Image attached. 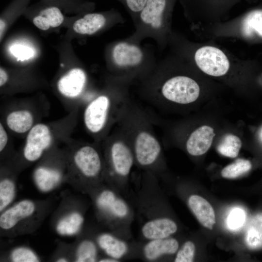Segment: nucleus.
<instances>
[{"label":"nucleus","mask_w":262,"mask_h":262,"mask_svg":"<svg viewBox=\"0 0 262 262\" xmlns=\"http://www.w3.org/2000/svg\"><path fill=\"white\" fill-rule=\"evenodd\" d=\"M23 16L43 32L62 27L67 28L73 17L66 16L58 7L41 0L30 5Z\"/></svg>","instance_id":"obj_1"},{"label":"nucleus","mask_w":262,"mask_h":262,"mask_svg":"<svg viewBox=\"0 0 262 262\" xmlns=\"http://www.w3.org/2000/svg\"><path fill=\"white\" fill-rule=\"evenodd\" d=\"M200 88L192 79L183 76H176L167 80L163 85L162 93L167 99L180 104H188L198 98Z\"/></svg>","instance_id":"obj_2"},{"label":"nucleus","mask_w":262,"mask_h":262,"mask_svg":"<svg viewBox=\"0 0 262 262\" xmlns=\"http://www.w3.org/2000/svg\"><path fill=\"white\" fill-rule=\"evenodd\" d=\"M195 60L197 66L204 73L218 77L225 75L229 67V60L219 49L204 46L196 51Z\"/></svg>","instance_id":"obj_3"},{"label":"nucleus","mask_w":262,"mask_h":262,"mask_svg":"<svg viewBox=\"0 0 262 262\" xmlns=\"http://www.w3.org/2000/svg\"><path fill=\"white\" fill-rule=\"evenodd\" d=\"M106 21L104 13L88 12L75 15L66 28L65 40L70 42L77 35L93 34L104 27Z\"/></svg>","instance_id":"obj_4"},{"label":"nucleus","mask_w":262,"mask_h":262,"mask_svg":"<svg viewBox=\"0 0 262 262\" xmlns=\"http://www.w3.org/2000/svg\"><path fill=\"white\" fill-rule=\"evenodd\" d=\"M51 141L52 134L49 128L42 123L35 125L29 131L26 137L23 150L25 158L30 162L37 160L49 147Z\"/></svg>","instance_id":"obj_5"},{"label":"nucleus","mask_w":262,"mask_h":262,"mask_svg":"<svg viewBox=\"0 0 262 262\" xmlns=\"http://www.w3.org/2000/svg\"><path fill=\"white\" fill-rule=\"evenodd\" d=\"M111 101L106 95L98 96L86 107L83 115L84 123L87 130L93 133L101 131L106 124Z\"/></svg>","instance_id":"obj_6"},{"label":"nucleus","mask_w":262,"mask_h":262,"mask_svg":"<svg viewBox=\"0 0 262 262\" xmlns=\"http://www.w3.org/2000/svg\"><path fill=\"white\" fill-rule=\"evenodd\" d=\"M135 158L142 166L153 164L158 159L161 147L156 138L146 131L138 132L134 141Z\"/></svg>","instance_id":"obj_7"},{"label":"nucleus","mask_w":262,"mask_h":262,"mask_svg":"<svg viewBox=\"0 0 262 262\" xmlns=\"http://www.w3.org/2000/svg\"><path fill=\"white\" fill-rule=\"evenodd\" d=\"M86 81L87 76L84 70L76 65H72L59 77L56 87L61 95L74 98L82 92Z\"/></svg>","instance_id":"obj_8"},{"label":"nucleus","mask_w":262,"mask_h":262,"mask_svg":"<svg viewBox=\"0 0 262 262\" xmlns=\"http://www.w3.org/2000/svg\"><path fill=\"white\" fill-rule=\"evenodd\" d=\"M74 161L77 168L85 177L94 178L100 172V158L92 147L85 146L80 148L74 155Z\"/></svg>","instance_id":"obj_9"},{"label":"nucleus","mask_w":262,"mask_h":262,"mask_svg":"<svg viewBox=\"0 0 262 262\" xmlns=\"http://www.w3.org/2000/svg\"><path fill=\"white\" fill-rule=\"evenodd\" d=\"M111 164L115 172L121 177L130 173L133 163V156L129 146L120 140L114 141L110 148Z\"/></svg>","instance_id":"obj_10"},{"label":"nucleus","mask_w":262,"mask_h":262,"mask_svg":"<svg viewBox=\"0 0 262 262\" xmlns=\"http://www.w3.org/2000/svg\"><path fill=\"white\" fill-rule=\"evenodd\" d=\"M34 203L28 199L21 200L5 211L0 216V227L9 230L20 221L32 216L35 212Z\"/></svg>","instance_id":"obj_11"},{"label":"nucleus","mask_w":262,"mask_h":262,"mask_svg":"<svg viewBox=\"0 0 262 262\" xmlns=\"http://www.w3.org/2000/svg\"><path fill=\"white\" fill-rule=\"evenodd\" d=\"M215 134L213 129L208 126H201L190 135L186 147L188 153L193 156L204 154L210 148Z\"/></svg>","instance_id":"obj_12"},{"label":"nucleus","mask_w":262,"mask_h":262,"mask_svg":"<svg viewBox=\"0 0 262 262\" xmlns=\"http://www.w3.org/2000/svg\"><path fill=\"white\" fill-rule=\"evenodd\" d=\"M112 56L116 65L126 67L139 65L142 61L143 54L138 47L121 42L116 45L114 48Z\"/></svg>","instance_id":"obj_13"},{"label":"nucleus","mask_w":262,"mask_h":262,"mask_svg":"<svg viewBox=\"0 0 262 262\" xmlns=\"http://www.w3.org/2000/svg\"><path fill=\"white\" fill-rule=\"evenodd\" d=\"M31 0H12L0 15V42L4 38L11 26L30 5Z\"/></svg>","instance_id":"obj_14"},{"label":"nucleus","mask_w":262,"mask_h":262,"mask_svg":"<svg viewBox=\"0 0 262 262\" xmlns=\"http://www.w3.org/2000/svg\"><path fill=\"white\" fill-rule=\"evenodd\" d=\"M177 230L176 223L167 218H158L146 222L142 227L143 236L147 239L166 238Z\"/></svg>","instance_id":"obj_15"},{"label":"nucleus","mask_w":262,"mask_h":262,"mask_svg":"<svg viewBox=\"0 0 262 262\" xmlns=\"http://www.w3.org/2000/svg\"><path fill=\"white\" fill-rule=\"evenodd\" d=\"M188 203L200 223L204 227L212 229L215 223V216L211 205L204 198L197 195L190 196Z\"/></svg>","instance_id":"obj_16"},{"label":"nucleus","mask_w":262,"mask_h":262,"mask_svg":"<svg viewBox=\"0 0 262 262\" xmlns=\"http://www.w3.org/2000/svg\"><path fill=\"white\" fill-rule=\"evenodd\" d=\"M97 204L100 209L117 218H123L129 213L127 204L109 190H104L99 195Z\"/></svg>","instance_id":"obj_17"},{"label":"nucleus","mask_w":262,"mask_h":262,"mask_svg":"<svg viewBox=\"0 0 262 262\" xmlns=\"http://www.w3.org/2000/svg\"><path fill=\"white\" fill-rule=\"evenodd\" d=\"M168 4V0H148L140 12L141 19L153 28H159Z\"/></svg>","instance_id":"obj_18"},{"label":"nucleus","mask_w":262,"mask_h":262,"mask_svg":"<svg viewBox=\"0 0 262 262\" xmlns=\"http://www.w3.org/2000/svg\"><path fill=\"white\" fill-rule=\"evenodd\" d=\"M178 248V242L174 238L151 240L145 246L144 254L147 260H154L163 255L175 253Z\"/></svg>","instance_id":"obj_19"},{"label":"nucleus","mask_w":262,"mask_h":262,"mask_svg":"<svg viewBox=\"0 0 262 262\" xmlns=\"http://www.w3.org/2000/svg\"><path fill=\"white\" fill-rule=\"evenodd\" d=\"M8 128L17 133H23L33 127V117L30 111L22 109L10 113L6 119Z\"/></svg>","instance_id":"obj_20"},{"label":"nucleus","mask_w":262,"mask_h":262,"mask_svg":"<svg viewBox=\"0 0 262 262\" xmlns=\"http://www.w3.org/2000/svg\"><path fill=\"white\" fill-rule=\"evenodd\" d=\"M33 179L40 191L48 192L52 190L60 182L61 174L57 170L46 167H39L33 173Z\"/></svg>","instance_id":"obj_21"},{"label":"nucleus","mask_w":262,"mask_h":262,"mask_svg":"<svg viewBox=\"0 0 262 262\" xmlns=\"http://www.w3.org/2000/svg\"><path fill=\"white\" fill-rule=\"evenodd\" d=\"M245 240L249 249L262 248V213L256 214L250 220L246 229Z\"/></svg>","instance_id":"obj_22"},{"label":"nucleus","mask_w":262,"mask_h":262,"mask_svg":"<svg viewBox=\"0 0 262 262\" xmlns=\"http://www.w3.org/2000/svg\"><path fill=\"white\" fill-rule=\"evenodd\" d=\"M98 243L108 256L116 260L122 257L128 250L125 242L108 233L100 235L98 238Z\"/></svg>","instance_id":"obj_23"},{"label":"nucleus","mask_w":262,"mask_h":262,"mask_svg":"<svg viewBox=\"0 0 262 262\" xmlns=\"http://www.w3.org/2000/svg\"><path fill=\"white\" fill-rule=\"evenodd\" d=\"M243 35L247 37L262 38V9H254L245 16L242 25Z\"/></svg>","instance_id":"obj_24"},{"label":"nucleus","mask_w":262,"mask_h":262,"mask_svg":"<svg viewBox=\"0 0 262 262\" xmlns=\"http://www.w3.org/2000/svg\"><path fill=\"white\" fill-rule=\"evenodd\" d=\"M60 8L65 13L80 15L90 12L93 4L85 0H41Z\"/></svg>","instance_id":"obj_25"},{"label":"nucleus","mask_w":262,"mask_h":262,"mask_svg":"<svg viewBox=\"0 0 262 262\" xmlns=\"http://www.w3.org/2000/svg\"><path fill=\"white\" fill-rule=\"evenodd\" d=\"M84 219L78 212H72L63 218L57 223L56 231L62 236H72L77 233L83 223Z\"/></svg>","instance_id":"obj_26"},{"label":"nucleus","mask_w":262,"mask_h":262,"mask_svg":"<svg viewBox=\"0 0 262 262\" xmlns=\"http://www.w3.org/2000/svg\"><path fill=\"white\" fill-rule=\"evenodd\" d=\"M29 41L21 40H15L9 47L8 50L12 57L16 58V61H32L36 57L37 53L33 49L32 45L29 44Z\"/></svg>","instance_id":"obj_27"},{"label":"nucleus","mask_w":262,"mask_h":262,"mask_svg":"<svg viewBox=\"0 0 262 262\" xmlns=\"http://www.w3.org/2000/svg\"><path fill=\"white\" fill-rule=\"evenodd\" d=\"M242 142L237 136L228 134L225 135L218 145V152L226 157L235 158L241 149Z\"/></svg>","instance_id":"obj_28"},{"label":"nucleus","mask_w":262,"mask_h":262,"mask_svg":"<svg viewBox=\"0 0 262 262\" xmlns=\"http://www.w3.org/2000/svg\"><path fill=\"white\" fill-rule=\"evenodd\" d=\"M252 168L249 160L238 159L234 163L227 165L221 171V175L227 179L237 178L248 172Z\"/></svg>","instance_id":"obj_29"},{"label":"nucleus","mask_w":262,"mask_h":262,"mask_svg":"<svg viewBox=\"0 0 262 262\" xmlns=\"http://www.w3.org/2000/svg\"><path fill=\"white\" fill-rule=\"evenodd\" d=\"M97 257V249L93 241L85 240L81 242L76 250V262H94L96 261Z\"/></svg>","instance_id":"obj_30"},{"label":"nucleus","mask_w":262,"mask_h":262,"mask_svg":"<svg viewBox=\"0 0 262 262\" xmlns=\"http://www.w3.org/2000/svg\"><path fill=\"white\" fill-rule=\"evenodd\" d=\"M16 193V187L11 180L6 178L0 182V211L1 212L13 200Z\"/></svg>","instance_id":"obj_31"},{"label":"nucleus","mask_w":262,"mask_h":262,"mask_svg":"<svg viewBox=\"0 0 262 262\" xmlns=\"http://www.w3.org/2000/svg\"><path fill=\"white\" fill-rule=\"evenodd\" d=\"M14 262H36L39 260L37 255L31 249L26 247H18L14 249L10 254Z\"/></svg>","instance_id":"obj_32"},{"label":"nucleus","mask_w":262,"mask_h":262,"mask_svg":"<svg viewBox=\"0 0 262 262\" xmlns=\"http://www.w3.org/2000/svg\"><path fill=\"white\" fill-rule=\"evenodd\" d=\"M195 253V245L191 241H187L178 252L175 262H192L194 260Z\"/></svg>","instance_id":"obj_33"},{"label":"nucleus","mask_w":262,"mask_h":262,"mask_svg":"<svg viewBox=\"0 0 262 262\" xmlns=\"http://www.w3.org/2000/svg\"><path fill=\"white\" fill-rule=\"evenodd\" d=\"M244 220V214L240 209H235L228 218V224L229 228L236 229L240 227Z\"/></svg>","instance_id":"obj_34"},{"label":"nucleus","mask_w":262,"mask_h":262,"mask_svg":"<svg viewBox=\"0 0 262 262\" xmlns=\"http://www.w3.org/2000/svg\"><path fill=\"white\" fill-rule=\"evenodd\" d=\"M148 0H124L127 7L131 12H140Z\"/></svg>","instance_id":"obj_35"},{"label":"nucleus","mask_w":262,"mask_h":262,"mask_svg":"<svg viewBox=\"0 0 262 262\" xmlns=\"http://www.w3.org/2000/svg\"><path fill=\"white\" fill-rule=\"evenodd\" d=\"M8 142L7 133L3 126L0 124V151H2L5 148Z\"/></svg>","instance_id":"obj_36"},{"label":"nucleus","mask_w":262,"mask_h":262,"mask_svg":"<svg viewBox=\"0 0 262 262\" xmlns=\"http://www.w3.org/2000/svg\"><path fill=\"white\" fill-rule=\"evenodd\" d=\"M8 79V75L5 67L2 66L0 67V87H3L7 83Z\"/></svg>","instance_id":"obj_37"},{"label":"nucleus","mask_w":262,"mask_h":262,"mask_svg":"<svg viewBox=\"0 0 262 262\" xmlns=\"http://www.w3.org/2000/svg\"><path fill=\"white\" fill-rule=\"evenodd\" d=\"M117 260L114 259L113 258H104L100 260V262H118V261H116Z\"/></svg>","instance_id":"obj_38"},{"label":"nucleus","mask_w":262,"mask_h":262,"mask_svg":"<svg viewBox=\"0 0 262 262\" xmlns=\"http://www.w3.org/2000/svg\"><path fill=\"white\" fill-rule=\"evenodd\" d=\"M67 260L65 258H59V259L57 260V262H67Z\"/></svg>","instance_id":"obj_39"}]
</instances>
